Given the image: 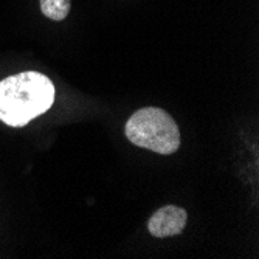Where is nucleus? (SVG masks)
Instances as JSON below:
<instances>
[{
	"mask_svg": "<svg viewBox=\"0 0 259 259\" xmlns=\"http://www.w3.org/2000/svg\"><path fill=\"white\" fill-rule=\"evenodd\" d=\"M55 103V84L44 73L22 72L0 81V120L11 127L27 126Z\"/></svg>",
	"mask_w": 259,
	"mask_h": 259,
	"instance_id": "1",
	"label": "nucleus"
},
{
	"mask_svg": "<svg viewBox=\"0 0 259 259\" xmlns=\"http://www.w3.org/2000/svg\"><path fill=\"white\" fill-rule=\"evenodd\" d=\"M124 134L132 145L161 155L176 154L180 148L177 123L160 107L138 109L126 121Z\"/></svg>",
	"mask_w": 259,
	"mask_h": 259,
	"instance_id": "2",
	"label": "nucleus"
},
{
	"mask_svg": "<svg viewBox=\"0 0 259 259\" xmlns=\"http://www.w3.org/2000/svg\"><path fill=\"white\" fill-rule=\"evenodd\" d=\"M188 224V213L176 205H166L157 209L148 221V230L154 238L179 236Z\"/></svg>",
	"mask_w": 259,
	"mask_h": 259,
	"instance_id": "3",
	"label": "nucleus"
},
{
	"mask_svg": "<svg viewBox=\"0 0 259 259\" xmlns=\"http://www.w3.org/2000/svg\"><path fill=\"white\" fill-rule=\"evenodd\" d=\"M39 2L42 14L55 22L64 20L68 16L70 8H72L70 0H39Z\"/></svg>",
	"mask_w": 259,
	"mask_h": 259,
	"instance_id": "4",
	"label": "nucleus"
}]
</instances>
